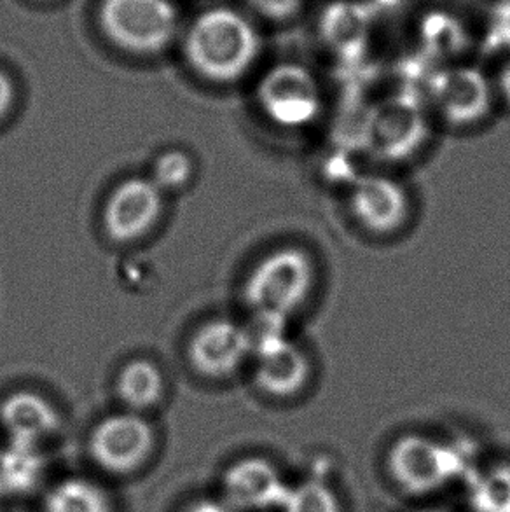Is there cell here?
<instances>
[{
	"instance_id": "obj_1",
	"label": "cell",
	"mask_w": 510,
	"mask_h": 512,
	"mask_svg": "<svg viewBox=\"0 0 510 512\" xmlns=\"http://www.w3.org/2000/svg\"><path fill=\"white\" fill-rule=\"evenodd\" d=\"M261 39L242 13L215 7L201 13L184 37V55L194 72L212 83H235L252 67Z\"/></svg>"
},
{
	"instance_id": "obj_2",
	"label": "cell",
	"mask_w": 510,
	"mask_h": 512,
	"mask_svg": "<svg viewBox=\"0 0 510 512\" xmlns=\"http://www.w3.org/2000/svg\"><path fill=\"white\" fill-rule=\"evenodd\" d=\"M317 282L315 257L303 247L287 245L255 264L245 284V301L255 315L287 322L308 305Z\"/></svg>"
},
{
	"instance_id": "obj_3",
	"label": "cell",
	"mask_w": 510,
	"mask_h": 512,
	"mask_svg": "<svg viewBox=\"0 0 510 512\" xmlns=\"http://www.w3.org/2000/svg\"><path fill=\"white\" fill-rule=\"evenodd\" d=\"M98 23L123 51L158 55L177 37L179 11L170 0H102Z\"/></svg>"
},
{
	"instance_id": "obj_4",
	"label": "cell",
	"mask_w": 510,
	"mask_h": 512,
	"mask_svg": "<svg viewBox=\"0 0 510 512\" xmlns=\"http://www.w3.org/2000/svg\"><path fill=\"white\" fill-rule=\"evenodd\" d=\"M257 104L276 128L304 130L324 111V95L317 77L299 63H278L262 76Z\"/></svg>"
},
{
	"instance_id": "obj_5",
	"label": "cell",
	"mask_w": 510,
	"mask_h": 512,
	"mask_svg": "<svg viewBox=\"0 0 510 512\" xmlns=\"http://www.w3.org/2000/svg\"><path fill=\"white\" fill-rule=\"evenodd\" d=\"M427 135V114L406 97L388 98L374 105L362 125V144L378 160H406L420 151Z\"/></svg>"
},
{
	"instance_id": "obj_6",
	"label": "cell",
	"mask_w": 510,
	"mask_h": 512,
	"mask_svg": "<svg viewBox=\"0 0 510 512\" xmlns=\"http://www.w3.org/2000/svg\"><path fill=\"white\" fill-rule=\"evenodd\" d=\"M460 453L430 437L407 434L392 444L388 472L411 495H425L446 485L462 471Z\"/></svg>"
},
{
	"instance_id": "obj_7",
	"label": "cell",
	"mask_w": 510,
	"mask_h": 512,
	"mask_svg": "<svg viewBox=\"0 0 510 512\" xmlns=\"http://www.w3.org/2000/svg\"><path fill=\"white\" fill-rule=\"evenodd\" d=\"M497 91L481 70L453 65L437 70L428 81V104L455 128H472L490 116Z\"/></svg>"
},
{
	"instance_id": "obj_8",
	"label": "cell",
	"mask_w": 510,
	"mask_h": 512,
	"mask_svg": "<svg viewBox=\"0 0 510 512\" xmlns=\"http://www.w3.org/2000/svg\"><path fill=\"white\" fill-rule=\"evenodd\" d=\"M411 194L407 187L385 173H364L348 189V210L353 221L373 236H392L411 217Z\"/></svg>"
},
{
	"instance_id": "obj_9",
	"label": "cell",
	"mask_w": 510,
	"mask_h": 512,
	"mask_svg": "<svg viewBox=\"0 0 510 512\" xmlns=\"http://www.w3.org/2000/svg\"><path fill=\"white\" fill-rule=\"evenodd\" d=\"M152 446L151 425L135 413L107 416L90 437L91 457L102 469L116 474L138 469L151 455Z\"/></svg>"
},
{
	"instance_id": "obj_10",
	"label": "cell",
	"mask_w": 510,
	"mask_h": 512,
	"mask_svg": "<svg viewBox=\"0 0 510 512\" xmlns=\"http://www.w3.org/2000/svg\"><path fill=\"white\" fill-rule=\"evenodd\" d=\"M161 210V189L152 179L131 177L123 180L105 203V233L114 242H137L151 231Z\"/></svg>"
},
{
	"instance_id": "obj_11",
	"label": "cell",
	"mask_w": 510,
	"mask_h": 512,
	"mask_svg": "<svg viewBox=\"0 0 510 512\" xmlns=\"http://www.w3.org/2000/svg\"><path fill=\"white\" fill-rule=\"evenodd\" d=\"M254 383L262 394L290 399L308 387L313 374L310 355L285 334L254 348Z\"/></svg>"
},
{
	"instance_id": "obj_12",
	"label": "cell",
	"mask_w": 510,
	"mask_h": 512,
	"mask_svg": "<svg viewBox=\"0 0 510 512\" xmlns=\"http://www.w3.org/2000/svg\"><path fill=\"white\" fill-rule=\"evenodd\" d=\"M252 357V340L247 326L228 319L210 320L194 333L189 343V360L207 378H228Z\"/></svg>"
},
{
	"instance_id": "obj_13",
	"label": "cell",
	"mask_w": 510,
	"mask_h": 512,
	"mask_svg": "<svg viewBox=\"0 0 510 512\" xmlns=\"http://www.w3.org/2000/svg\"><path fill=\"white\" fill-rule=\"evenodd\" d=\"M222 490L229 506L243 511L282 507L289 493L275 465L259 457L231 465L222 479Z\"/></svg>"
},
{
	"instance_id": "obj_14",
	"label": "cell",
	"mask_w": 510,
	"mask_h": 512,
	"mask_svg": "<svg viewBox=\"0 0 510 512\" xmlns=\"http://www.w3.org/2000/svg\"><path fill=\"white\" fill-rule=\"evenodd\" d=\"M373 28V14L366 4L336 0L320 14L318 30L325 46L345 60L359 58L366 51Z\"/></svg>"
},
{
	"instance_id": "obj_15",
	"label": "cell",
	"mask_w": 510,
	"mask_h": 512,
	"mask_svg": "<svg viewBox=\"0 0 510 512\" xmlns=\"http://www.w3.org/2000/svg\"><path fill=\"white\" fill-rule=\"evenodd\" d=\"M0 422L11 441L37 444L60 427V416L41 395L16 392L2 402Z\"/></svg>"
},
{
	"instance_id": "obj_16",
	"label": "cell",
	"mask_w": 510,
	"mask_h": 512,
	"mask_svg": "<svg viewBox=\"0 0 510 512\" xmlns=\"http://www.w3.org/2000/svg\"><path fill=\"white\" fill-rule=\"evenodd\" d=\"M46 462L37 444L11 441L0 453V492L23 495L39 485Z\"/></svg>"
},
{
	"instance_id": "obj_17",
	"label": "cell",
	"mask_w": 510,
	"mask_h": 512,
	"mask_svg": "<svg viewBox=\"0 0 510 512\" xmlns=\"http://www.w3.org/2000/svg\"><path fill=\"white\" fill-rule=\"evenodd\" d=\"M163 390V374L149 360H133L119 373V399L135 411L152 408L161 399Z\"/></svg>"
},
{
	"instance_id": "obj_18",
	"label": "cell",
	"mask_w": 510,
	"mask_h": 512,
	"mask_svg": "<svg viewBox=\"0 0 510 512\" xmlns=\"http://www.w3.org/2000/svg\"><path fill=\"white\" fill-rule=\"evenodd\" d=\"M46 512H111V504L100 486L74 478L53 488L46 499Z\"/></svg>"
},
{
	"instance_id": "obj_19",
	"label": "cell",
	"mask_w": 510,
	"mask_h": 512,
	"mask_svg": "<svg viewBox=\"0 0 510 512\" xmlns=\"http://www.w3.org/2000/svg\"><path fill=\"white\" fill-rule=\"evenodd\" d=\"M469 502L474 512H510V464L493 465L474 476Z\"/></svg>"
},
{
	"instance_id": "obj_20",
	"label": "cell",
	"mask_w": 510,
	"mask_h": 512,
	"mask_svg": "<svg viewBox=\"0 0 510 512\" xmlns=\"http://www.w3.org/2000/svg\"><path fill=\"white\" fill-rule=\"evenodd\" d=\"M420 35L423 46L434 56L456 55L467 46L462 23L448 13H428L421 21Z\"/></svg>"
},
{
	"instance_id": "obj_21",
	"label": "cell",
	"mask_w": 510,
	"mask_h": 512,
	"mask_svg": "<svg viewBox=\"0 0 510 512\" xmlns=\"http://www.w3.org/2000/svg\"><path fill=\"white\" fill-rule=\"evenodd\" d=\"M282 507L285 512H341L338 497L318 479H308L296 488H289Z\"/></svg>"
},
{
	"instance_id": "obj_22",
	"label": "cell",
	"mask_w": 510,
	"mask_h": 512,
	"mask_svg": "<svg viewBox=\"0 0 510 512\" xmlns=\"http://www.w3.org/2000/svg\"><path fill=\"white\" fill-rule=\"evenodd\" d=\"M193 175V161L182 151H166L154 163L152 182L161 189L186 186Z\"/></svg>"
},
{
	"instance_id": "obj_23",
	"label": "cell",
	"mask_w": 510,
	"mask_h": 512,
	"mask_svg": "<svg viewBox=\"0 0 510 512\" xmlns=\"http://www.w3.org/2000/svg\"><path fill=\"white\" fill-rule=\"evenodd\" d=\"M247 4L266 20L285 21L299 13L303 0H247Z\"/></svg>"
},
{
	"instance_id": "obj_24",
	"label": "cell",
	"mask_w": 510,
	"mask_h": 512,
	"mask_svg": "<svg viewBox=\"0 0 510 512\" xmlns=\"http://www.w3.org/2000/svg\"><path fill=\"white\" fill-rule=\"evenodd\" d=\"M14 100V84L4 70H0V119L6 118Z\"/></svg>"
},
{
	"instance_id": "obj_25",
	"label": "cell",
	"mask_w": 510,
	"mask_h": 512,
	"mask_svg": "<svg viewBox=\"0 0 510 512\" xmlns=\"http://www.w3.org/2000/svg\"><path fill=\"white\" fill-rule=\"evenodd\" d=\"M495 91H497V97H500V100L510 109V56L502 63Z\"/></svg>"
},
{
	"instance_id": "obj_26",
	"label": "cell",
	"mask_w": 510,
	"mask_h": 512,
	"mask_svg": "<svg viewBox=\"0 0 510 512\" xmlns=\"http://www.w3.org/2000/svg\"><path fill=\"white\" fill-rule=\"evenodd\" d=\"M186 512H229V509L219 504V502L201 500V502H196V504L189 507Z\"/></svg>"
},
{
	"instance_id": "obj_27",
	"label": "cell",
	"mask_w": 510,
	"mask_h": 512,
	"mask_svg": "<svg viewBox=\"0 0 510 512\" xmlns=\"http://www.w3.org/2000/svg\"><path fill=\"white\" fill-rule=\"evenodd\" d=\"M2 497H4V493L0 492V500H2Z\"/></svg>"
},
{
	"instance_id": "obj_28",
	"label": "cell",
	"mask_w": 510,
	"mask_h": 512,
	"mask_svg": "<svg viewBox=\"0 0 510 512\" xmlns=\"http://www.w3.org/2000/svg\"><path fill=\"white\" fill-rule=\"evenodd\" d=\"M421 512H439V511H421Z\"/></svg>"
}]
</instances>
